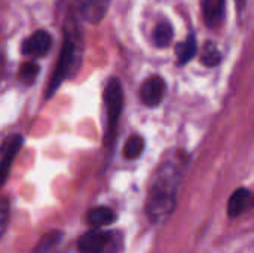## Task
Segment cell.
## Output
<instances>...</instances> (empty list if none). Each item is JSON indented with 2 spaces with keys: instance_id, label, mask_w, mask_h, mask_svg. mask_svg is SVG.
Returning <instances> with one entry per match:
<instances>
[{
  "instance_id": "obj_1",
  "label": "cell",
  "mask_w": 254,
  "mask_h": 253,
  "mask_svg": "<svg viewBox=\"0 0 254 253\" xmlns=\"http://www.w3.org/2000/svg\"><path fill=\"white\" fill-rule=\"evenodd\" d=\"M180 182L182 173L176 164L165 163L156 170L146 201V213L152 222H164L173 213Z\"/></svg>"
},
{
  "instance_id": "obj_2",
  "label": "cell",
  "mask_w": 254,
  "mask_h": 253,
  "mask_svg": "<svg viewBox=\"0 0 254 253\" xmlns=\"http://www.w3.org/2000/svg\"><path fill=\"white\" fill-rule=\"evenodd\" d=\"M104 103H106V115H107V128H106V146L113 143L116 136V128L119 124V118L122 115L124 106V92L118 78H112L104 89Z\"/></svg>"
},
{
  "instance_id": "obj_3",
  "label": "cell",
  "mask_w": 254,
  "mask_h": 253,
  "mask_svg": "<svg viewBox=\"0 0 254 253\" xmlns=\"http://www.w3.org/2000/svg\"><path fill=\"white\" fill-rule=\"evenodd\" d=\"M122 237L118 233L91 230L80 236L77 249L80 253H116L121 249Z\"/></svg>"
},
{
  "instance_id": "obj_4",
  "label": "cell",
  "mask_w": 254,
  "mask_h": 253,
  "mask_svg": "<svg viewBox=\"0 0 254 253\" xmlns=\"http://www.w3.org/2000/svg\"><path fill=\"white\" fill-rule=\"evenodd\" d=\"M76 43L67 37L64 42H63V46H61V52H60V57H58V63H57V67L54 70V75H52V79L48 85V89H46V98H51L57 89L60 88V85L63 84V81L67 78L71 66H73V61H74V57H76Z\"/></svg>"
},
{
  "instance_id": "obj_5",
  "label": "cell",
  "mask_w": 254,
  "mask_h": 253,
  "mask_svg": "<svg viewBox=\"0 0 254 253\" xmlns=\"http://www.w3.org/2000/svg\"><path fill=\"white\" fill-rule=\"evenodd\" d=\"M165 91H167L165 81L161 76L155 75L143 82V85L140 88V98L146 106L155 107L164 100Z\"/></svg>"
},
{
  "instance_id": "obj_6",
  "label": "cell",
  "mask_w": 254,
  "mask_h": 253,
  "mask_svg": "<svg viewBox=\"0 0 254 253\" xmlns=\"http://www.w3.org/2000/svg\"><path fill=\"white\" fill-rule=\"evenodd\" d=\"M52 45V37L46 30H37L22 42V54L30 57H42L48 54Z\"/></svg>"
},
{
  "instance_id": "obj_7",
  "label": "cell",
  "mask_w": 254,
  "mask_h": 253,
  "mask_svg": "<svg viewBox=\"0 0 254 253\" xmlns=\"http://www.w3.org/2000/svg\"><path fill=\"white\" fill-rule=\"evenodd\" d=\"M21 146H22V137L18 134L12 136L9 140H6V143H3V154L0 157V188L7 180L12 163H13L15 157L18 155Z\"/></svg>"
},
{
  "instance_id": "obj_8",
  "label": "cell",
  "mask_w": 254,
  "mask_h": 253,
  "mask_svg": "<svg viewBox=\"0 0 254 253\" xmlns=\"http://www.w3.org/2000/svg\"><path fill=\"white\" fill-rule=\"evenodd\" d=\"M252 204V192L247 188H238L228 201V216L238 218Z\"/></svg>"
},
{
  "instance_id": "obj_9",
  "label": "cell",
  "mask_w": 254,
  "mask_h": 253,
  "mask_svg": "<svg viewBox=\"0 0 254 253\" xmlns=\"http://www.w3.org/2000/svg\"><path fill=\"white\" fill-rule=\"evenodd\" d=\"M226 0H202V15L208 27H216L225 16Z\"/></svg>"
},
{
  "instance_id": "obj_10",
  "label": "cell",
  "mask_w": 254,
  "mask_h": 253,
  "mask_svg": "<svg viewBox=\"0 0 254 253\" xmlns=\"http://www.w3.org/2000/svg\"><path fill=\"white\" fill-rule=\"evenodd\" d=\"M110 0H83V16L91 24H98L103 21L107 9H109Z\"/></svg>"
},
{
  "instance_id": "obj_11",
  "label": "cell",
  "mask_w": 254,
  "mask_h": 253,
  "mask_svg": "<svg viewBox=\"0 0 254 253\" xmlns=\"http://www.w3.org/2000/svg\"><path fill=\"white\" fill-rule=\"evenodd\" d=\"M118 215L110 207H94L88 213V221L94 227H106L116 222Z\"/></svg>"
},
{
  "instance_id": "obj_12",
  "label": "cell",
  "mask_w": 254,
  "mask_h": 253,
  "mask_svg": "<svg viewBox=\"0 0 254 253\" xmlns=\"http://www.w3.org/2000/svg\"><path fill=\"white\" fill-rule=\"evenodd\" d=\"M176 54H177V58H179V64L180 66L189 63L195 57V54H196V37H195L193 33H190L185 42H182V43L177 45Z\"/></svg>"
},
{
  "instance_id": "obj_13",
  "label": "cell",
  "mask_w": 254,
  "mask_h": 253,
  "mask_svg": "<svg viewBox=\"0 0 254 253\" xmlns=\"http://www.w3.org/2000/svg\"><path fill=\"white\" fill-rule=\"evenodd\" d=\"M173 36H174V31H173V27L170 22L164 21V22H159L153 31V40H155V45L159 46V48H167L171 45V40H173Z\"/></svg>"
},
{
  "instance_id": "obj_14",
  "label": "cell",
  "mask_w": 254,
  "mask_h": 253,
  "mask_svg": "<svg viewBox=\"0 0 254 253\" xmlns=\"http://www.w3.org/2000/svg\"><path fill=\"white\" fill-rule=\"evenodd\" d=\"M63 240V234L60 231H51V233H46L40 240L39 243L36 245V248L33 249L31 253H49L60 242Z\"/></svg>"
},
{
  "instance_id": "obj_15",
  "label": "cell",
  "mask_w": 254,
  "mask_h": 253,
  "mask_svg": "<svg viewBox=\"0 0 254 253\" xmlns=\"http://www.w3.org/2000/svg\"><path fill=\"white\" fill-rule=\"evenodd\" d=\"M144 151V139L141 136H131L124 148V157L127 160L138 158Z\"/></svg>"
},
{
  "instance_id": "obj_16",
  "label": "cell",
  "mask_w": 254,
  "mask_h": 253,
  "mask_svg": "<svg viewBox=\"0 0 254 253\" xmlns=\"http://www.w3.org/2000/svg\"><path fill=\"white\" fill-rule=\"evenodd\" d=\"M222 60V55H220V51L219 48L216 46L214 42H207L204 49H202V55H201V61L202 64L208 66V67H214L220 63Z\"/></svg>"
},
{
  "instance_id": "obj_17",
  "label": "cell",
  "mask_w": 254,
  "mask_h": 253,
  "mask_svg": "<svg viewBox=\"0 0 254 253\" xmlns=\"http://www.w3.org/2000/svg\"><path fill=\"white\" fill-rule=\"evenodd\" d=\"M37 73H39V66H37L34 61H27V63H24V64L21 66L18 78H19V81H21L22 84L30 85V84L34 82Z\"/></svg>"
},
{
  "instance_id": "obj_18",
  "label": "cell",
  "mask_w": 254,
  "mask_h": 253,
  "mask_svg": "<svg viewBox=\"0 0 254 253\" xmlns=\"http://www.w3.org/2000/svg\"><path fill=\"white\" fill-rule=\"evenodd\" d=\"M7 222H9V201L0 200V239L6 231Z\"/></svg>"
}]
</instances>
